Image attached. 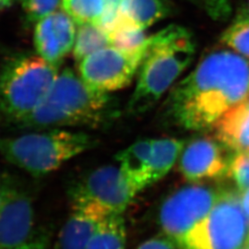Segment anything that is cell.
Here are the masks:
<instances>
[{"label": "cell", "mask_w": 249, "mask_h": 249, "mask_svg": "<svg viewBox=\"0 0 249 249\" xmlns=\"http://www.w3.org/2000/svg\"><path fill=\"white\" fill-rule=\"evenodd\" d=\"M249 97V59L230 50H216L170 91L165 114L188 130H205Z\"/></svg>", "instance_id": "cell-1"}, {"label": "cell", "mask_w": 249, "mask_h": 249, "mask_svg": "<svg viewBox=\"0 0 249 249\" xmlns=\"http://www.w3.org/2000/svg\"><path fill=\"white\" fill-rule=\"evenodd\" d=\"M109 93L91 89L71 69L58 74L36 110L13 125L18 129H52L71 126L98 128L112 115Z\"/></svg>", "instance_id": "cell-2"}, {"label": "cell", "mask_w": 249, "mask_h": 249, "mask_svg": "<svg viewBox=\"0 0 249 249\" xmlns=\"http://www.w3.org/2000/svg\"><path fill=\"white\" fill-rule=\"evenodd\" d=\"M196 45L184 27L169 25L148 37L128 111L139 115L150 110L192 62Z\"/></svg>", "instance_id": "cell-3"}, {"label": "cell", "mask_w": 249, "mask_h": 249, "mask_svg": "<svg viewBox=\"0 0 249 249\" xmlns=\"http://www.w3.org/2000/svg\"><path fill=\"white\" fill-rule=\"evenodd\" d=\"M97 140L89 134L66 128L0 138V154L28 174L42 177L72 158L89 151Z\"/></svg>", "instance_id": "cell-4"}, {"label": "cell", "mask_w": 249, "mask_h": 249, "mask_svg": "<svg viewBox=\"0 0 249 249\" xmlns=\"http://www.w3.org/2000/svg\"><path fill=\"white\" fill-rule=\"evenodd\" d=\"M58 68L39 54L19 53L0 69V126L15 125L32 114L47 95Z\"/></svg>", "instance_id": "cell-5"}, {"label": "cell", "mask_w": 249, "mask_h": 249, "mask_svg": "<svg viewBox=\"0 0 249 249\" xmlns=\"http://www.w3.org/2000/svg\"><path fill=\"white\" fill-rule=\"evenodd\" d=\"M249 235V222L240 196L223 190L213 210L183 241V249H242Z\"/></svg>", "instance_id": "cell-6"}, {"label": "cell", "mask_w": 249, "mask_h": 249, "mask_svg": "<svg viewBox=\"0 0 249 249\" xmlns=\"http://www.w3.org/2000/svg\"><path fill=\"white\" fill-rule=\"evenodd\" d=\"M0 249H46L36 231L31 196L11 176L0 178Z\"/></svg>", "instance_id": "cell-7"}, {"label": "cell", "mask_w": 249, "mask_h": 249, "mask_svg": "<svg viewBox=\"0 0 249 249\" xmlns=\"http://www.w3.org/2000/svg\"><path fill=\"white\" fill-rule=\"evenodd\" d=\"M222 193L221 189L204 185L178 189L160 205L161 230L181 247L187 233L210 213Z\"/></svg>", "instance_id": "cell-8"}, {"label": "cell", "mask_w": 249, "mask_h": 249, "mask_svg": "<svg viewBox=\"0 0 249 249\" xmlns=\"http://www.w3.org/2000/svg\"><path fill=\"white\" fill-rule=\"evenodd\" d=\"M146 48L147 41L134 50L107 46L79 63V76L89 87L98 91L110 93L124 89L139 71Z\"/></svg>", "instance_id": "cell-9"}, {"label": "cell", "mask_w": 249, "mask_h": 249, "mask_svg": "<svg viewBox=\"0 0 249 249\" xmlns=\"http://www.w3.org/2000/svg\"><path fill=\"white\" fill-rule=\"evenodd\" d=\"M139 191L119 167L105 165L90 172L75 186L72 200L97 202L111 214H122Z\"/></svg>", "instance_id": "cell-10"}, {"label": "cell", "mask_w": 249, "mask_h": 249, "mask_svg": "<svg viewBox=\"0 0 249 249\" xmlns=\"http://www.w3.org/2000/svg\"><path fill=\"white\" fill-rule=\"evenodd\" d=\"M75 22L66 12L57 10L36 23L35 46L45 61L58 68L76 40Z\"/></svg>", "instance_id": "cell-11"}, {"label": "cell", "mask_w": 249, "mask_h": 249, "mask_svg": "<svg viewBox=\"0 0 249 249\" xmlns=\"http://www.w3.org/2000/svg\"><path fill=\"white\" fill-rule=\"evenodd\" d=\"M179 167L187 181L197 183L222 178L228 173L229 164L220 143L211 138H200L184 148Z\"/></svg>", "instance_id": "cell-12"}, {"label": "cell", "mask_w": 249, "mask_h": 249, "mask_svg": "<svg viewBox=\"0 0 249 249\" xmlns=\"http://www.w3.org/2000/svg\"><path fill=\"white\" fill-rule=\"evenodd\" d=\"M72 212L58 235L59 249H85L99 225L110 213L97 202L72 200Z\"/></svg>", "instance_id": "cell-13"}, {"label": "cell", "mask_w": 249, "mask_h": 249, "mask_svg": "<svg viewBox=\"0 0 249 249\" xmlns=\"http://www.w3.org/2000/svg\"><path fill=\"white\" fill-rule=\"evenodd\" d=\"M152 141H139L116 155V160L120 163L119 168L139 192L151 186L150 168Z\"/></svg>", "instance_id": "cell-14"}, {"label": "cell", "mask_w": 249, "mask_h": 249, "mask_svg": "<svg viewBox=\"0 0 249 249\" xmlns=\"http://www.w3.org/2000/svg\"><path fill=\"white\" fill-rule=\"evenodd\" d=\"M217 138L237 152L249 151V97L232 108L214 125Z\"/></svg>", "instance_id": "cell-15"}, {"label": "cell", "mask_w": 249, "mask_h": 249, "mask_svg": "<svg viewBox=\"0 0 249 249\" xmlns=\"http://www.w3.org/2000/svg\"><path fill=\"white\" fill-rule=\"evenodd\" d=\"M171 12L169 0H121L120 15L144 30Z\"/></svg>", "instance_id": "cell-16"}, {"label": "cell", "mask_w": 249, "mask_h": 249, "mask_svg": "<svg viewBox=\"0 0 249 249\" xmlns=\"http://www.w3.org/2000/svg\"><path fill=\"white\" fill-rule=\"evenodd\" d=\"M185 142L178 139H159L152 141L150 185L164 178L182 153Z\"/></svg>", "instance_id": "cell-17"}, {"label": "cell", "mask_w": 249, "mask_h": 249, "mask_svg": "<svg viewBox=\"0 0 249 249\" xmlns=\"http://www.w3.org/2000/svg\"><path fill=\"white\" fill-rule=\"evenodd\" d=\"M126 231L122 214H110L99 225L85 249H125Z\"/></svg>", "instance_id": "cell-18"}, {"label": "cell", "mask_w": 249, "mask_h": 249, "mask_svg": "<svg viewBox=\"0 0 249 249\" xmlns=\"http://www.w3.org/2000/svg\"><path fill=\"white\" fill-rule=\"evenodd\" d=\"M110 45L108 34L98 24L79 25L73 47V56L80 63L90 54Z\"/></svg>", "instance_id": "cell-19"}, {"label": "cell", "mask_w": 249, "mask_h": 249, "mask_svg": "<svg viewBox=\"0 0 249 249\" xmlns=\"http://www.w3.org/2000/svg\"><path fill=\"white\" fill-rule=\"evenodd\" d=\"M108 36L111 46L123 50L137 49L142 46L148 39L144 29L135 25L121 15L116 25L108 32Z\"/></svg>", "instance_id": "cell-20"}, {"label": "cell", "mask_w": 249, "mask_h": 249, "mask_svg": "<svg viewBox=\"0 0 249 249\" xmlns=\"http://www.w3.org/2000/svg\"><path fill=\"white\" fill-rule=\"evenodd\" d=\"M107 0H62L63 9L78 25L99 24Z\"/></svg>", "instance_id": "cell-21"}, {"label": "cell", "mask_w": 249, "mask_h": 249, "mask_svg": "<svg viewBox=\"0 0 249 249\" xmlns=\"http://www.w3.org/2000/svg\"><path fill=\"white\" fill-rule=\"evenodd\" d=\"M223 44L249 59V15H242L228 27L222 36Z\"/></svg>", "instance_id": "cell-22"}, {"label": "cell", "mask_w": 249, "mask_h": 249, "mask_svg": "<svg viewBox=\"0 0 249 249\" xmlns=\"http://www.w3.org/2000/svg\"><path fill=\"white\" fill-rule=\"evenodd\" d=\"M62 0H22V9L28 23H37L57 11Z\"/></svg>", "instance_id": "cell-23"}, {"label": "cell", "mask_w": 249, "mask_h": 249, "mask_svg": "<svg viewBox=\"0 0 249 249\" xmlns=\"http://www.w3.org/2000/svg\"><path fill=\"white\" fill-rule=\"evenodd\" d=\"M228 174L240 191L249 188V151H241L231 159Z\"/></svg>", "instance_id": "cell-24"}, {"label": "cell", "mask_w": 249, "mask_h": 249, "mask_svg": "<svg viewBox=\"0 0 249 249\" xmlns=\"http://www.w3.org/2000/svg\"><path fill=\"white\" fill-rule=\"evenodd\" d=\"M210 15L222 17L228 13L230 6L229 0H195Z\"/></svg>", "instance_id": "cell-25"}, {"label": "cell", "mask_w": 249, "mask_h": 249, "mask_svg": "<svg viewBox=\"0 0 249 249\" xmlns=\"http://www.w3.org/2000/svg\"><path fill=\"white\" fill-rule=\"evenodd\" d=\"M137 249H183L168 236H156L145 241Z\"/></svg>", "instance_id": "cell-26"}, {"label": "cell", "mask_w": 249, "mask_h": 249, "mask_svg": "<svg viewBox=\"0 0 249 249\" xmlns=\"http://www.w3.org/2000/svg\"><path fill=\"white\" fill-rule=\"evenodd\" d=\"M240 199L243 211L249 222V188L244 191V193L241 195Z\"/></svg>", "instance_id": "cell-27"}, {"label": "cell", "mask_w": 249, "mask_h": 249, "mask_svg": "<svg viewBox=\"0 0 249 249\" xmlns=\"http://www.w3.org/2000/svg\"><path fill=\"white\" fill-rule=\"evenodd\" d=\"M14 0H0V12L9 9L13 5Z\"/></svg>", "instance_id": "cell-28"}, {"label": "cell", "mask_w": 249, "mask_h": 249, "mask_svg": "<svg viewBox=\"0 0 249 249\" xmlns=\"http://www.w3.org/2000/svg\"><path fill=\"white\" fill-rule=\"evenodd\" d=\"M247 247H249V238H248V241H247V245H246Z\"/></svg>", "instance_id": "cell-29"}, {"label": "cell", "mask_w": 249, "mask_h": 249, "mask_svg": "<svg viewBox=\"0 0 249 249\" xmlns=\"http://www.w3.org/2000/svg\"><path fill=\"white\" fill-rule=\"evenodd\" d=\"M242 249H249V247H247V246H245V247H244Z\"/></svg>", "instance_id": "cell-30"}, {"label": "cell", "mask_w": 249, "mask_h": 249, "mask_svg": "<svg viewBox=\"0 0 249 249\" xmlns=\"http://www.w3.org/2000/svg\"><path fill=\"white\" fill-rule=\"evenodd\" d=\"M18 1H22V0H18Z\"/></svg>", "instance_id": "cell-31"}]
</instances>
